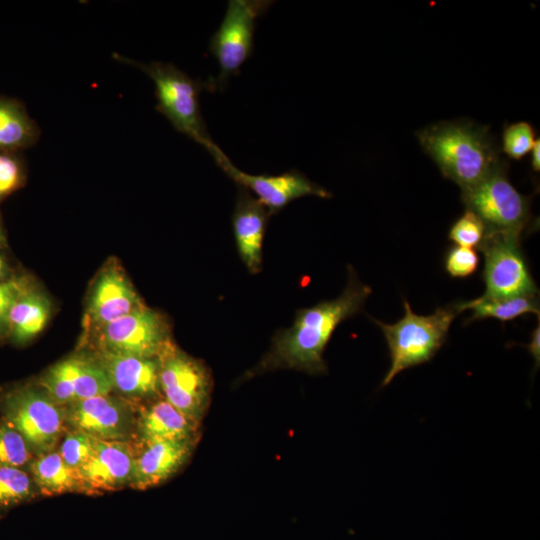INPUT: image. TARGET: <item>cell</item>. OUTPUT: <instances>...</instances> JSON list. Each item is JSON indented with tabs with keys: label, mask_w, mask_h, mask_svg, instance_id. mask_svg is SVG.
<instances>
[{
	"label": "cell",
	"mask_w": 540,
	"mask_h": 540,
	"mask_svg": "<svg viewBox=\"0 0 540 540\" xmlns=\"http://www.w3.org/2000/svg\"><path fill=\"white\" fill-rule=\"evenodd\" d=\"M456 304L459 312L467 309L472 311L469 321L485 318L508 321L527 313L539 316V303L536 296H518L496 300L478 297L477 299Z\"/></svg>",
	"instance_id": "obj_22"
},
{
	"label": "cell",
	"mask_w": 540,
	"mask_h": 540,
	"mask_svg": "<svg viewBox=\"0 0 540 540\" xmlns=\"http://www.w3.org/2000/svg\"><path fill=\"white\" fill-rule=\"evenodd\" d=\"M95 441L83 432L71 430L64 436L58 452L66 465L77 473L91 456Z\"/></svg>",
	"instance_id": "obj_27"
},
{
	"label": "cell",
	"mask_w": 540,
	"mask_h": 540,
	"mask_svg": "<svg viewBox=\"0 0 540 540\" xmlns=\"http://www.w3.org/2000/svg\"><path fill=\"white\" fill-rule=\"evenodd\" d=\"M535 133L528 122L520 121L505 127L502 135V150L510 158L522 159L535 142Z\"/></svg>",
	"instance_id": "obj_29"
},
{
	"label": "cell",
	"mask_w": 540,
	"mask_h": 540,
	"mask_svg": "<svg viewBox=\"0 0 540 540\" xmlns=\"http://www.w3.org/2000/svg\"><path fill=\"white\" fill-rule=\"evenodd\" d=\"M270 212L251 193L239 187L232 225L239 256L248 271L262 269L263 240Z\"/></svg>",
	"instance_id": "obj_15"
},
{
	"label": "cell",
	"mask_w": 540,
	"mask_h": 540,
	"mask_svg": "<svg viewBox=\"0 0 540 540\" xmlns=\"http://www.w3.org/2000/svg\"><path fill=\"white\" fill-rule=\"evenodd\" d=\"M163 398L200 423L209 406L212 379L205 365L170 345L159 357Z\"/></svg>",
	"instance_id": "obj_8"
},
{
	"label": "cell",
	"mask_w": 540,
	"mask_h": 540,
	"mask_svg": "<svg viewBox=\"0 0 540 540\" xmlns=\"http://www.w3.org/2000/svg\"><path fill=\"white\" fill-rule=\"evenodd\" d=\"M27 470L41 495L81 492L77 473L66 465L56 450L34 456Z\"/></svg>",
	"instance_id": "obj_21"
},
{
	"label": "cell",
	"mask_w": 540,
	"mask_h": 540,
	"mask_svg": "<svg viewBox=\"0 0 540 540\" xmlns=\"http://www.w3.org/2000/svg\"><path fill=\"white\" fill-rule=\"evenodd\" d=\"M38 494L27 469L0 465V521L13 508L33 500Z\"/></svg>",
	"instance_id": "obj_23"
},
{
	"label": "cell",
	"mask_w": 540,
	"mask_h": 540,
	"mask_svg": "<svg viewBox=\"0 0 540 540\" xmlns=\"http://www.w3.org/2000/svg\"><path fill=\"white\" fill-rule=\"evenodd\" d=\"M197 440H165L139 446L131 487L143 490L171 478L188 462Z\"/></svg>",
	"instance_id": "obj_14"
},
{
	"label": "cell",
	"mask_w": 540,
	"mask_h": 540,
	"mask_svg": "<svg viewBox=\"0 0 540 540\" xmlns=\"http://www.w3.org/2000/svg\"><path fill=\"white\" fill-rule=\"evenodd\" d=\"M532 168L535 172H539L540 170V140L537 138L532 146Z\"/></svg>",
	"instance_id": "obj_34"
},
{
	"label": "cell",
	"mask_w": 540,
	"mask_h": 540,
	"mask_svg": "<svg viewBox=\"0 0 540 540\" xmlns=\"http://www.w3.org/2000/svg\"><path fill=\"white\" fill-rule=\"evenodd\" d=\"M31 288L24 276L13 275L0 282V339L7 337L8 315L12 306Z\"/></svg>",
	"instance_id": "obj_30"
},
{
	"label": "cell",
	"mask_w": 540,
	"mask_h": 540,
	"mask_svg": "<svg viewBox=\"0 0 540 540\" xmlns=\"http://www.w3.org/2000/svg\"><path fill=\"white\" fill-rule=\"evenodd\" d=\"M1 241H2V232H1V226H0V244H1ZM11 276L13 275H10V269L3 255V252L1 251V248H0V282L9 279Z\"/></svg>",
	"instance_id": "obj_33"
},
{
	"label": "cell",
	"mask_w": 540,
	"mask_h": 540,
	"mask_svg": "<svg viewBox=\"0 0 540 540\" xmlns=\"http://www.w3.org/2000/svg\"><path fill=\"white\" fill-rule=\"evenodd\" d=\"M80 360L79 357H72L60 361L38 381V385L60 406L75 402V382Z\"/></svg>",
	"instance_id": "obj_24"
},
{
	"label": "cell",
	"mask_w": 540,
	"mask_h": 540,
	"mask_svg": "<svg viewBox=\"0 0 540 540\" xmlns=\"http://www.w3.org/2000/svg\"><path fill=\"white\" fill-rule=\"evenodd\" d=\"M274 1L230 0L225 16L209 42V50L216 58L220 73L205 82V89L223 90L230 77L240 73L243 63L254 49L256 21L266 14Z\"/></svg>",
	"instance_id": "obj_7"
},
{
	"label": "cell",
	"mask_w": 540,
	"mask_h": 540,
	"mask_svg": "<svg viewBox=\"0 0 540 540\" xmlns=\"http://www.w3.org/2000/svg\"><path fill=\"white\" fill-rule=\"evenodd\" d=\"M41 130L25 104L0 95V151L20 152L35 145Z\"/></svg>",
	"instance_id": "obj_19"
},
{
	"label": "cell",
	"mask_w": 540,
	"mask_h": 540,
	"mask_svg": "<svg viewBox=\"0 0 540 540\" xmlns=\"http://www.w3.org/2000/svg\"><path fill=\"white\" fill-rule=\"evenodd\" d=\"M467 210L483 222L486 234H502L520 239L530 222L529 198L510 183L502 160L484 179L462 191Z\"/></svg>",
	"instance_id": "obj_6"
},
{
	"label": "cell",
	"mask_w": 540,
	"mask_h": 540,
	"mask_svg": "<svg viewBox=\"0 0 540 540\" xmlns=\"http://www.w3.org/2000/svg\"><path fill=\"white\" fill-rule=\"evenodd\" d=\"M404 309V316L394 324L372 319L382 329L391 360L382 387L402 371L430 361L445 343L449 328L460 313L456 303L430 315L415 314L406 300Z\"/></svg>",
	"instance_id": "obj_4"
},
{
	"label": "cell",
	"mask_w": 540,
	"mask_h": 540,
	"mask_svg": "<svg viewBox=\"0 0 540 540\" xmlns=\"http://www.w3.org/2000/svg\"><path fill=\"white\" fill-rule=\"evenodd\" d=\"M445 269L454 278H466L479 266V256L473 248L454 246L445 257Z\"/></svg>",
	"instance_id": "obj_31"
},
{
	"label": "cell",
	"mask_w": 540,
	"mask_h": 540,
	"mask_svg": "<svg viewBox=\"0 0 540 540\" xmlns=\"http://www.w3.org/2000/svg\"><path fill=\"white\" fill-rule=\"evenodd\" d=\"M113 390L133 399H154L160 393L159 358L104 354Z\"/></svg>",
	"instance_id": "obj_17"
},
{
	"label": "cell",
	"mask_w": 540,
	"mask_h": 540,
	"mask_svg": "<svg viewBox=\"0 0 540 540\" xmlns=\"http://www.w3.org/2000/svg\"><path fill=\"white\" fill-rule=\"evenodd\" d=\"M529 353L532 355L535 368L539 367L540 364V326L539 322L537 327L532 331L530 343L526 346Z\"/></svg>",
	"instance_id": "obj_32"
},
{
	"label": "cell",
	"mask_w": 540,
	"mask_h": 540,
	"mask_svg": "<svg viewBox=\"0 0 540 540\" xmlns=\"http://www.w3.org/2000/svg\"><path fill=\"white\" fill-rule=\"evenodd\" d=\"M479 249L485 260L483 279L486 289L481 298L496 300L536 296L538 289L520 249V239L485 234Z\"/></svg>",
	"instance_id": "obj_9"
},
{
	"label": "cell",
	"mask_w": 540,
	"mask_h": 540,
	"mask_svg": "<svg viewBox=\"0 0 540 540\" xmlns=\"http://www.w3.org/2000/svg\"><path fill=\"white\" fill-rule=\"evenodd\" d=\"M51 314L50 301L32 288L12 306L7 323V338L15 345H24L46 326Z\"/></svg>",
	"instance_id": "obj_20"
},
{
	"label": "cell",
	"mask_w": 540,
	"mask_h": 540,
	"mask_svg": "<svg viewBox=\"0 0 540 540\" xmlns=\"http://www.w3.org/2000/svg\"><path fill=\"white\" fill-rule=\"evenodd\" d=\"M423 151L462 191L484 179L502 160L489 127L466 120L441 121L416 132Z\"/></svg>",
	"instance_id": "obj_2"
},
{
	"label": "cell",
	"mask_w": 540,
	"mask_h": 540,
	"mask_svg": "<svg viewBox=\"0 0 540 540\" xmlns=\"http://www.w3.org/2000/svg\"><path fill=\"white\" fill-rule=\"evenodd\" d=\"M0 226H1V224H0Z\"/></svg>",
	"instance_id": "obj_35"
},
{
	"label": "cell",
	"mask_w": 540,
	"mask_h": 540,
	"mask_svg": "<svg viewBox=\"0 0 540 540\" xmlns=\"http://www.w3.org/2000/svg\"><path fill=\"white\" fill-rule=\"evenodd\" d=\"M113 56L117 61L140 69L153 81L156 109L178 132L202 145L209 153L214 149L216 143L207 131L199 102L205 82L193 79L172 63H142L118 53Z\"/></svg>",
	"instance_id": "obj_3"
},
{
	"label": "cell",
	"mask_w": 540,
	"mask_h": 540,
	"mask_svg": "<svg viewBox=\"0 0 540 540\" xmlns=\"http://www.w3.org/2000/svg\"><path fill=\"white\" fill-rule=\"evenodd\" d=\"M26 175L22 153L0 151V202L24 185Z\"/></svg>",
	"instance_id": "obj_26"
},
{
	"label": "cell",
	"mask_w": 540,
	"mask_h": 540,
	"mask_svg": "<svg viewBox=\"0 0 540 540\" xmlns=\"http://www.w3.org/2000/svg\"><path fill=\"white\" fill-rule=\"evenodd\" d=\"M34 454L22 435L0 419V465L27 469Z\"/></svg>",
	"instance_id": "obj_25"
},
{
	"label": "cell",
	"mask_w": 540,
	"mask_h": 540,
	"mask_svg": "<svg viewBox=\"0 0 540 540\" xmlns=\"http://www.w3.org/2000/svg\"><path fill=\"white\" fill-rule=\"evenodd\" d=\"M68 406L65 422L72 430L106 441L129 442L134 437L136 417L131 406L121 399L109 394Z\"/></svg>",
	"instance_id": "obj_12"
},
{
	"label": "cell",
	"mask_w": 540,
	"mask_h": 540,
	"mask_svg": "<svg viewBox=\"0 0 540 540\" xmlns=\"http://www.w3.org/2000/svg\"><path fill=\"white\" fill-rule=\"evenodd\" d=\"M143 307L127 277L116 267L97 278L88 305L89 321L100 328Z\"/></svg>",
	"instance_id": "obj_16"
},
{
	"label": "cell",
	"mask_w": 540,
	"mask_h": 540,
	"mask_svg": "<svg viewBox=\"0 0 540 540\" xmlns=\"http://www.w3.org/2000/svg\"><path fill=\"white\" fill-rule=\"evenodd\" d=\"M100 345L104 354L159 358L172 344L164 317L143 306L102 327Z\"/></svg>",
	"instance_id": "obj_10"
},
{
	"label": "cell",
	"mask_w": 540,
	"mask_h": 540,
	"mask_svg": "<svg viewBox=\"0 0 540 540\" xmlns=\"http://www.w3.org/2000/svg\"><path fill=\"white\" fill-rule=\"evenodd\" d=\"M348 273L342 294L298 310L292 326L274 336L269 351L245 378L277 369H294L313 375L327 372L323 353L332 334L342 321L361 311L372 291L360 282L353 268L350 267Z\"/></svg>",
	"instance_id": "obj_1"
},
{
	"label": "cell",
	"mask_w": 540,
	"mask_h": 540,
	"mask_svg": "<svg viewBox=\"0 0 540 540\" xmlns=\"http://www.w3.org/2000/svg\"><path fill=\"white\" fill-rule=\"evenodd\" d=\"M135 456L129 442L96 439L91 456L77 471L81 492L100 494L131 486Z\"/></svg>",
	"instance_id": "obj_13"
},
{
	"label": "cell",
	"mask_w": 540,
	"mask_h": 540,
	"mask_svg": "<svg viewBox=\"0 0 540 540\" xmlns=\"http://www.w3.org/2000/svg\"><path fill=\"white\" fill-rule=\"evenodd\" d=\"M0 419L16 429L34 456L55 449L65 429V409L37 384L10 388L0 395Z\"/></svg>",
	"instance_id": "obj_5"
},
{
	"label": "cell",
	"mask_w": 540,
	"mask_h": 540,
	"mask_svg": "<svg viewBox=\"0 0 540 540\" xmlns=\"http://www.w3.org/2000/svg\"><path fill=\"white\" fill-rule=\"evenodd\" d=\"M216 165L239 187L252 191L270 214L278 213L290 202L305 196L330 198L323 187L309 180L296 169L279 175H252L238 169L217 145L211 152Z\"/></svg>",
	"instance_id": "obj_11"
},
{
	"label": "cell",
	"mask_w": 540,
	"mask_h": 540,
	"mask_svg": "<svg viewBox=\"0 0 540 540\" xmlns=\"http://www.w3.org/2000/svg\"><path fill=\"white\" fill-rule=\"evenodd\" d=\"M199 424L164 398H154L136 417L134 435L138 445L165 440L198 439Z\"/></svg>",
	"instance_id": "obj_18"
},
{
	"label": "cell",
	"mask_w": 540,
	"mask_h": 540,
	"mask_svg": "<svg viewBox=\"0 0 540 540\" xmlns=\"http://www.w3.org/2000/svg\"><path fill=\"white\" fill-rule=\"evenodd\" d=\"M486 234L481 219L472 211L467 210L459 217L449 230V239L457 246L474 248L480 247Z\"/></svg>",
	"instance_id": "obj_28"
}]
</instances>
